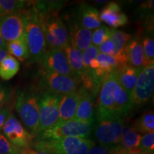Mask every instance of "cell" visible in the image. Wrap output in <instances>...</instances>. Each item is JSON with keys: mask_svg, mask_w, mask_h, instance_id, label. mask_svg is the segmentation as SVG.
Instances as JSON below:
<instances>
[{"mask_svg": "<svg viewBox=\"0 0 154 154\" xmlns=\"http://www.w3.org/2000/svg\"><path fill=\"white\" fill-rule=\"evenodd\" d=\"M24 25V34L29 49V59L32 62H39L47 51V44L43 28L42 17L33 8L22 11Z\"/></svg>", "mask_w": 154, "mask_h": 154, "instance_id": "1", "label": "cell"}, {"mask_svg": "<svg viewBox=\"0 0 154 154\" xmlns=\"http://www.w3.org/2000/svg\"><path fill=\"white\" fill-rule=\"evenodd\" d=\"M121 88L117 70L113 71L106 76L100 88L96 106V120L117 117L116 106Z\"/></svg>", "mask_w": 154, "mask_h": 154, "instance_id": "2", "label": "cell"}, {"mask_svg": "<svg viewBox=\"0 0 154 154\" xmlns=\"http://www.w3.org/2000/svg\"><path fill=\"white\" fill-rule=\"evenodd\" d=\"M94 146L95 142L91 138L66 137L54 140L38 139L33 148L51 154H86Z\"/></svg>", "mask_w": 154, "mask_h": 154, "instance_id": "3", "label": "cell"}, {"mask_svg": "<svg viewBox=\"0 0 154 154\" xmlns=\"http://www.w3.org/2000/svg\"><path fill=\"white\" fill-rule=\"evenodd\" d=\"M37 94L32 90H19L15 108L22 123L32 135L38 134L39 108Z\"/></svg>", "mask_w": 154, "mask_h": 154, "instance_id": "4", "label": "cell"}, {"mask_svg": "<svg viewBox=\"0 0 154 154\" xmlns=\"http://www.w3.org/2000/svg\"><path fill=\"white\" fill-rule=\"evenodd\" d=\"M42 28L47 49L63 50L69 44V33L62 20L54 13L42 15Z\"/></svg>", "mask_w": 154, "mask_h": 154, "instance_id": "5", "label": "cell"}, {"mask_svg": "<svg viewBox=\"0 0 154 154\" xmlns=\"http://www.w3.org/2000/svg\"><path fill=\"white\" fill-rule=\"evenodd\" d=\"M94 122L72 119L57 124L39 134L40 140H54L66 137L88 138L93 131Z\"/></svg>", "mask_w": 154, "mask_h": 154, "instance_id": "6", "label": "cell"}, {"mask_svg": "<svg viewBox=\"0 0 154 154\" xmlns=\"http://www.w3.org/2000/svg\"><path fill=\"white\" fill-rule=\"evenodd\" d=\"M124 125V119L119 117L97 121V123L94 125L93 130L99 145L110 147L118 145L120 143Z\"/></svg>", "mask_w": 154, "mask_h": 154, "instance_id": "7", "label": "cell"}, {"mask_svg": "<svg viewBox=\"0 0 154 154\" xmlns=\"http://www.w3.org/2000/svg\"><path fill=\"white\" fill-rule=\"evenodd\" d=\"M80 83V81L75 77L44 71H42L39 81V84L44 92H49L60 96L77 91Z\"/></svg>", "mask_w": 154, "mask_h": 154, "instance_id": "8", "label": "cell"}, {"mask_svg": "<svg viewBox=\"0 0 154 154\" xmlns=\"http://www.w3.org/2000/svg\"><path fill=\"white\" fill-rule=\"evenodd\" d=\"M61 96L49 92H43L39 97V127L38 135L57 124Z\"/></svg>", "mask_w": 154, "mask_h": 154, "instance_id": "9", "label": "cell"}, {"mask_svg": "<svg viewBox=\"0 0 154 154\" xmlns=\"http://www.w3.org/2000/svg\"><path fill=\"white\" fill-rule=\"evenodd\" d=\"M154 63L142 69L132 93L133 104L137 106L148 103L153 95Z\"/></svg>", "mask_w": 154, "mask_h": 154, "instance_id": "10", "label": "cell"}, {"mask_svg": "<svg viewBox=\"0 0 154 154\" xmlns=\"http://www.w3.org/2000/svg\"><path fill=\"white\" fill-rule=\"evenodd\" d=\"M2 131L4 136L17 147L20 149L31 147L33 135L23 126L20 121L12 113H10L6 120Z\"/></svg>", "mask_w": 154, "mask_h": 154, "instance_id": "11", "label": "cell"}, {"mask_svg": "<svg viewBox=\"0 0 154 154\" xmlns=\"http://www.w3.org/2000/svg\"><path fill=\"white\" fill-rule=\"evenodd\" d=\"M40 62L44 72L75 77L71 71L63 50H47Z\"/></svg>", "mask_w": 154, "mask_h": 154, "instance_id": "12", "label": "cell"}, {"mask_svg": "<svg viewBox=\"0 0 154 154\" xmlns=\"http://www.w3.org/2000/svg\"><path fill=\"white\" fill-rule=\"evenodd\" d=\"M0 29L2 37L6 43L14 41L24 32L22 11L0 18Z\"/></svg>", "mask_w": 154, "mask_h": 154, "instance_id": "13", "label": "cell"}, {"mask_svg": "<svg viewBox=\"0 0 154 154\" xmlns=\"http://www.w3.org/2000/svg\"><path fill=\"white\" fill-rule=\"evenodd\" d=\"M79 91V101L74 119L84 122H94V98L95 96L81 87Z\"/></svg>", "mask_w": 154, "mask_h": 154, "instance_id": "14", "label": "cell"}, {"mask_svg": "<svg viewBox=\"0 0 154 154\" xmlns=\"http://www.w3.org/2000/svg\"><path fill=\"white\" fill-rule=\"evenodd\" d=\"M99 17L101 22L114 29L126 25L128 21L126 14L121 12L120 5L116 2H110L103 7L99 13Z\"/></svg>", "mask_w": 154, "mask_h": 154, "instance_id": "15", "label": "cell"}, {"mask_svg": "<svg viewBox=\"0 0 154 154\" xmlns=\"http://www.w3.org/2000/svg\"><path fill=\"white\" fill-rule=\"evenodd\" d=\"M79 101V94L78 90L61 96L59 103V120L57 124L74 119Z\"/></svg>", "mask_w": 154, "mask_h": 154, "instance_id": "16", "label": "cell"}, {"mask_svg": "<svg viewBox=\"0 0 154 154\" xmlns=\"http://www.w3.org/2000/svg\"><path fill=\"white\" fill-rule=\"evenodd\" d=\"M128 66L134 68H143L145 66V58L142 42L140 37L131 38L124 49Z\"/></svg>", "mask_w": 154, "mask_h": 154, "instance_id": "17", "label": "cell"}, {"mask_svg": "<svg viewBox=\"0 0 154 154\" xmlns=\"http://www.w3.org/2000/svg\"><path fill=\"white\" fill-rule=\"evenodd\" d=\"M92 32L83 27L79 23L73 25L69 36V42L81 51H85L91 45Z\"/></svg>", "mask_w": 154, "mask_h": 154, "instance_id": "18", "label": "cell"}, {"mask_svg": "<svg viewBox=\"0 0 154 154\" xmlns=\"http://www.w3.org/2000/svg\"><path fill=\"white\" fill-rule=\"evenodd\" d=\"M142 69L124 66L117 69L119 83L131 96H132L133 91Z\"/></svg>", "mask_w": 154, "mask_h": 154, "instance_id": "19", "label": "cell"}, {"mask_svg": "<svg viewBox=\"0 0 154 154\" xmlns=\"http://www.w3.org/2000/svg\"><path fill=\"white\" fill-rule=\"evenodd\" d=\"M68 63L74 76L79 80L80 76L84 72L83 67V52L77 49L70 42L63 49Z\"/></svg>", "mask_w": 154, "mask_h": 154, "instance_id": "20", "label": "cell"}, {"mask_svg": "<svg viewBox=\"0 0 154 154\" xmlns=\"http://www.w3.org/2000/svg\"><path fill=\"white\" fill-rule=\"evenodd\" d=\"M141 136L142 135L135 129L132 125L125 124L118 146L124 151L138 149Z\"/></svg>", "mask_w": 154, "mask_h": 154, "instance_id": "21", "label": "cell"}, {"mask_svg": "<svg viewBox=\"0 0 154 154\" xmlns=\"http://www.w3.org/2000/svg\"><path fill=\"white\" fill-rule=\"evenodd\" d=\"M79 24L87 29H96L101 26L99 12L97 9L91 6H82L79 11Z\"/></svg>", "mask_w": 154, "mask_h": 154, "instance_id": "22", "label": "cell"}, {"mask_svg": "<svg viewBox=\"0 0 154 154\" xmlns=\"http://www.w3.org/2000/svg\"><path fill=\"white\" fill-rule=\"evenodd\" d=\"M7 51L8 54L18 60L24 61L29 59V54L24 32L19 38L7 44Z\"/></svg>", "mask_w": 154, "mask_h": 154, "instance_id": "23", "label": "cell"}, {"mask_svg": "<svg viewBox=\"0 0 154 154\" xmlns=\"http://www.w3.org/2000/svg\"><path fill=\"white\" fill-rule=\"evenodd\" d=\"M19 69V61L8 54L0 63V78L5 81L10 80L18 73Z\"/></svg>", "mask_w": 154, "mask_h": 154, "instance_id": "24", "label": "cell"}, {"mask_svg": "<svg viewBox=\"0 0 154 154\" xmlns=\"http://www.w3.org/2000/svg\"><path fill=\"white\" fill-rule=\"evenodd\" d=\"M140 134H146L154 131V114L153 111L144 113L132 125Z\"/></svg>", "mask_w": 154, "mask_h": 154, "instance_id": "25", "label": "cell"}, {"mask_svg": "<svg viewBox=\"0 0 154 154\" xmlns=\"http://www.w3.org/2000/svg\"><path fill=\"white\" fill-rule=\"evenodd\" d=\"M131 38L132 36L131 34L123 31L112 29L111 31L110 40L114 44L116 54L124 51Z\"/></svg>", "mask_w": 154, "mask_h": 154, "instance_id": "26", "label": "cell"}, {"mask_svg": "<svg viewBox=\"0 0 154 154\" xmlns=\"http://www.w3.org/2000/svg\"><path fill=\"white\" fill-rule=\"evenodd\" d=\"M26 5L23 0H0V10L3 16L20 12Z\"/></svg>", "mask_w": 154, "mask_h": 154, "instance_id": "27", "label": "cell"}, {"mask_svg": "<svg viewBox=\"0 0 154 154\" xmlns=\"http://www.w3.org/2000/svg\"><path fill=\"white\" fill-rule=\"evenodd\" d=\"M111 29L103 25L96 29L91 36V43H93V45L98 47L103 42L109 40L111 36Z\"/></svg>", "mask_w": 154, "mask_h": 154, "instance_id": "28", "label": "cell"}, {"mask_svg": "<svg viewBox=\"0 0 154 154\" xmlns=\"http://www.w3.org/2000/svg\"><path fill=\"white\" fill-rule=\"evenodd\" d=\"M145 58V66L154 63V39L153 35H147L142 42Z\"/></svg>", "mask_w": 154, "mask_h": 154, "instance_id": "29", "label": "cell"}, {"mask_svg": "<svg viewBox=\"0 0 154 154\" xmlns=\"http://www.w3.org/2000/svg\"><path fill=\"white\" fill-rule=\"evenodd\" d=\"M99 54L98 47L94 45H91L87 49L83 51V67H84L83 73L89 72L90 63L91 61L96 59Z\"/></svg>", "mask_w": 154, "mask_h": 154, "instance_id": "30", "label": "cell"}, {"mask_svg": "<svg viewBox=\"0 0 154 154\" xmlns=\"http://www.w3.org/2000/svg\"><path fill=\"white\" fill-rule=\"evenodd\" d=\"M139 149L146 154H153L154 151V131L148 133L141 136Z\"/></svg>", "mask_w": 154, "mask_h": 154, "instance_id": "31", "label": "cell"}, {"mask_svg": "<svg viewBox=\"0 0 154 154\" xmlns=\"http://www.w3.org/2000/svg\"><path fill=\"white\" fill-rule=\"evenodd\" d=\"M22 150L0 134V154H19Z\"/></svg>", "mask_w": 154, "mask_h": 154, "instance_id": "32", "label": "cell"}, {"mask_svg": "<svg viewBox=\"0 0 154 154\" xmlns=\"http://www.w3.org/2000/svg\"><path fill=\"white\" fill-rule=\"evenodd\" d=\"M98 49H99V54H103L110 56H115L116 54L114 44L111 41L110 38L99 46Z\"/></svg>", "mask_w": 154, "mask_h": 154, "instance_id": "33", "label": "cell"}, {"mask_svg": "<svg viewBox=\"0 0 154 154\" xmlns=\"http://www.w3.org/2000/svg\"><path fill=\"white\" fill-rule=\"evenodd\" d=\"M114 149L115 146L110 147V146H103L101 145L94 146L86 154H112Z\"/></svg>", "mask_w": 154, "mask_h": 154, "instance_id": "34", "label": "cell"}, {"mask_svg": "<svg viewBox=\"0 0 154 154\" xmlns=\"http://www.w3.org/2000/svg\"><path fill=\"white\" fill-rule=\"evenodd\" d=\"M9 96H10V91L9 88L3 85H0V107L5 105V103L9 99Z\"/></svg>", "mask_w": 154, "mask_h": 154, "instance_id": "35", "label": "cell"}, {"mask_svg": "<svg viewBox=\"0 0 154 154\" xmlns=\"http://www.w3.org/2000/svg\"><path fill=\"white\" fill-rule=\"evenodd\" d=\"M11 111L9 108L2 106L0 107V131L2 130L3 126L5 124L6 120L10 115Z\"/></svg>", "mask_w": 154, "mask_h": 154, "instance_id": "36", "label": "cell"}, {"mask_svg": "<svg viewBox=\"0 0 154 154\" xmlns=\"http://www.w3.org/2000/svg\"><path fill=\"white\" fill-rule=\"evenodd\" d=\"M19 154H51L49 152L42 149H34V148H26L21 151Z\"/></svg>", "mask_w": 154, "mask_h": 154, "instance_id": "37", "label": "cell"}, {"mask_svg": "<svg viewBox=\"0 0 154 154\" xmlns=\"http://www.w3.org/2000/svg\"><path fill=\"white\" fill-rule=\"evenodd\" d=\"M113 154H146V153L142 152L140 150V149L132 150V151H124V150L121 149L118 146V145H117L116 146L114 151H113Z\"/></svg>", "mask_w": 154, "mask_h": 154, "instance_id": "38", "label": "cell"}, {"mask_svg": "<svg viewBox=\"0 0 154 154\" xmlns=\"http://www.w3.org/2000/svg\"><path fill=\"white\" fill-rule=\"evenodd\" d=\"M0 49H7V43L5 42L1 33V29H0Z\"/></svg>", "mask_w": 154, "mask_h": 154, "instance_id": "39", "label": "cell"}, {"mask_svg": "<svg viewBox=\"0 0 154 154\" xmlns=\"http://www.w3.org/2000/svg\"><path fill=\"white\" fill-rule=\"evenodd\" d=\"M7 55H8V52H7V49H0V63Z\"/></svg>", "mask_w": 154, "mask_h": 154, "instance_id": "40", "label": "cell"}, {"mask_svg": "<svg viewBox=\"0 0 154 154\" xmlns=\"http://www.w3.org/2000/svg\"><path fill=\"white\" fill-rule=\"evenodd\" d=\"M95 2H98V3H99V4H102V3L106 2V1H95Z\"/></svg>", "mask_w": 154, "mask_h": 154, "instance_id": "41", "label": "cell"}, {"mask_svg": "<svg viewBox=\"0 0 154 154\" xmlns=\"http://www.w3.org/2000/svg\"><path fill=\"white\" fill-rule=\"evenodd\" d=\"M2 17V12H1V10H0V18H1V17Z\"/></svg>", "mask_w": 154, "mask_h": 154, "instance_id": "42", "label": "cell"}]
</instances>
